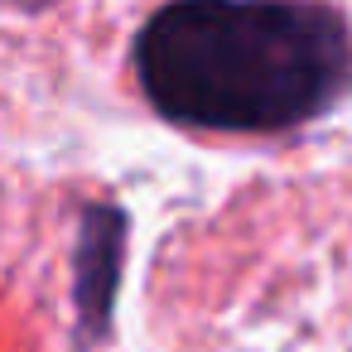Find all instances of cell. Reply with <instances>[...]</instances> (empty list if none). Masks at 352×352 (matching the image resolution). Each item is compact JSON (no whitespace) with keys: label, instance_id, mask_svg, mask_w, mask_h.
I'll use <instances>...</instances> for the list:
<instances>
[{"label":"cell","instance_id":"obj_1","mask_svg":"<svg viewBox=\"0 0 352 352\" xmlns=\"http://www.w3.org/2000/svg\"><path fill=\"white\" fill-rule=\"evenodd\" d=\"M135 78L174 126L270 135L352 87V34L323 0H169L135 34Z\"/></svg>","mask_w":352,"mask_h":352},{"label":"cell","instance_id":"obj_2","mask_svg":"<svg viewBox=\"0 0 352 352\" xmlns=\"http://www.w3.org/2000/svg\"><path fill=\"white\" fill-rule=\"evenodd\" d=\"M121 261H126V212L116 203H87L73 246V304L82 342H102L111 333Z\"/></svg>","mask_w":352,"mask_h":352}]
</instances>
